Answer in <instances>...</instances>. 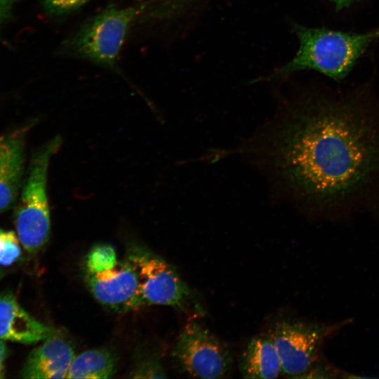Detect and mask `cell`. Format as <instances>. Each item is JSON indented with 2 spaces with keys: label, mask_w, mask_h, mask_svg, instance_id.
<instances>
[{
  "label": "cell",
  "mask_w": 379,
  "mask_h": 379,
  "mask_svg": "<svg viewBox=\"0 0 379 379\" xmlns=\"http://www.w3.org/2000/svg\"><path fill=\"white\" fill-rule=\"evenodd\" d=\"M277 160L309 202L334 215L379 197V103L363 92L310 98L282 128Z\"/></svg>",
  "instance_id": "obj_1"
},
{
  "label": "cell",
  "mask_w": 379,
  "mask_h": 379,
  "mask_svg": "<svg viewBox=\"0 0 379 379\" xmlns=\"http://www.w3.org/2000/svg\"><path fill=\"white\" fill-rule=\"evenodd\" d=\"M299 46L295 56L275 69L271 78L295 72L315 70L339 81L352 70L363 53L379 38V27L363 32L293 25Z\"/></svg>",
  "instance_id": "obj_2"
},
{
  "label": "cell",
  "mask_w": 379,
  "mask_h": 379,
  "mask_svg": "<svg viewBox=\"0 0 379 379\" xmlns=\"http://www.w3.org/2000/svg\"><path fill=\"white\" fill-rule=\"evenodd\" d=\"M146 6L147 1L124 8L109 5L68 36L62 43L60 53L118 70L117 61L127 33Z\"/></svg>",
  "instance_id": "obj_3"
},
{
  "label": "cell",
  "mask_w": 379,
  "mask_h": 379,
  "mask_svg": "<svg viewBox=\"0 0 379 379\" xmlns=\"http://www.w3.org/2000/svg\"><path fill=\"white\" fill-rule=\"evenodd\" d=\"M62 143L61 138L58 135L36 150L18 198L15 213L16 234L21 246L29 253L39 251L50 236L48 170L51 157L59 150Z\"/></svg>",
  "instance_id": "obj_4"
},
{
  "label": "cell",
  "mask_w": 379,
  "mask_h": 379,
  "mask_svg": "<svg viewBox=\"0 0 379 379\" xmlns=\"http://www.w3.org/2000/svg\"><path fill=\"white\" fill-rule=\"evenodd\" d=\"M84 275L93 298L109 310L123 313L144 306L134 267L126 257L118 260L111 245L96 244L88 251Z\"/></svg>",
  "instance_id": "obj_5"
},
{
  "label": "cell",
  "mask_w": 379,
  "mask_h": 379,
  "mask_svg": "<svg viewBox=\"0 0 379 379\" xmlns=\"http://www.w3.org/2000/svg\"><path fill=\"white\" fill-rule=\"evenodd\" d=\"M126 258L135 270L144 306L189 308L199 315L204 314V310L194 291L161 257L138 244L128 249Z\"/></svg>",
  "instance_id": "obj_6"
},
{
  "label": "cell",
  "mask_w": 379,
  "mask_h": 379,
  "mask_svg": "<svg viewBox=\"0 0 379 379\" xmlns=\"http://www.w3.org/2000/svg\"><path fill=\"white\" fill-rule=\"evenodd\" d=\"M173 354L180 369L192 378H226L232 368V356L227 345L195 320L182 330Z\"/></svg>",
  "instance_id": "obj_7"
},
{
  "label": "cell",
  "mask_w": 379,
  "mask_h": 379,
  "mask_svg": "<svg viewBox=\"0 0 379 379\" xmlns=\"http://www.w3.org/2000/svg\"><path fill=\"white\" fill-rule=\"evenodd\" d=\"M345 323L323 324L286 320L277 322L270 335L283 373L290 378H300L317 362L324 343Z\"/></svg>",
  "instance_id": "obj_8"
},
{
  "label": "cell",
  "mask_w": 379,
  "mask_h": 379,
  "mask_svg": "<svg viewBox=\"0 0 379 379\" xmlns=\"http://www.w3.org/2000/svg\"><path fill=\"white\" fill-rule=\"evenodd\" d=\"M25 131L0 136V212L18 200L25 175Z\"/></svg>",
  "instance_id": "obj_9"
},
{
  "label": "cell",
  "mask_w": 379,
  "mask_h": 379,
  "mask_svg": "<svg viewBox=\"0 0 379 379\" xmlns=\"http://www.w3.org/2000/svg\"><path fill=\"white\" fill-rule=\"evenodd\" d=\"M74 352L70 344L54 333L32 350L21 371L25 378H66Z\"/></svg>",
  "instance_id": "obj_10"
},
{
  "label": "cell",
  "mask_w": 379,
  "mask_h": 379,
  "mask_svg": "<svg viewBox=\"0 0 379 379\" xmlns=\"http://www.w3.org/2000/svg\"><path fill=\"white\" fill-rule=\"evenodd\" d=\"M55 333L30 315L10 293L0 295V340L33 344Z\"/></svg>",
  "instance_id": "obj_11"
},
{
  "label": "cell",
  "mask_w": 379,
  "mask_h": 379,
  "mask_svg": "<svg viewBox=\"0 0 379 379\" xmlns=\"http://www.w3.org/2000/svg\"><path fill=\"white\" fill-rule=\"evenodd\" d=\"M245 378H275L282 372L281 361L270 333L251 338L239 358Z\"/></svg>",
  "instance_id": "obj_12"
},
{
  "label": "cell",
  "mask_w": 379,
  "mask_h": 379,
  "mask_svg": "<svg viewBox=\"0 0 379 379\" xmlns=\"http://www.w3.org/2000/svg\"><path fill=\"white\" fill-rule=\"evenodd\" d=\"M114 354L105 348L86 350L74 357L66 378H109L116 372Z\"/></svg>",
  "instance_id": "obj_13"
},
{
  "label": "cell",
  "mask_w": 379,
  "mask_h": 379,
  "mask_svg": "<svg viewBox=\"0 0 379 379\" xmlns=\"http://www.w3.org/2000/svg\"><path fill=\"white\" fill-rule=\"evenodd\" d=\"M203 0H151L150 10L159 21L177 18Z\"/></svg>",
  "instance_id": "obj_14"
},
{
  "label": "cell",
  "mask_w": 379,
  "mask_h": 379,
  "mask_svg": "<svg viewBox=\"0 0 379 379\" xmlns=\"http://www.w3.org/2000/svg\"><path fill=\"white\" fill-rule=\"evenodd\" d=\"M20 242L13 231L0 230V265L9 266L21 256Z\"/></svg>",
  "instance_id": "obj_15"
},
{
  "label": "cell",
  "mask_w": 379,
  "mask_h": 379,
  "mask_svg": "<svg viewBox=\"0 0 379 379\" xmlns=\"http://www.w3.org/2000/svg\"><path fill=\"white\" fill-rule=\"evenodd\" d=\"M92 0H40L44 11L55 18H63Z\"/></svg>",
  "instance_id": "obj_16"
},
{
  "label": "cell",
  "mask_w": 379,
  "mask_h": 379,
  "mask_svg": "<svg viewBox=\"0 0 379 379\" xmlns=\"http://www.w3.org/2000/svg\"><path fill=\"white\" fill-rule=\"evenodd\" d=\"M131 373L132 378L166 377V374L160 363L153 359H145L140 361Z\"/></svg>",
  "instance_id": "obj_17"
},
{
  "label": "cell",
  "mask_w": 379,
  "mask_h": 379,
  "mask_svg": "<svg viewBox=\"0 0 379 379\" xmlns=\"http://www.w3.org/2000/svg\"><path fill=\"white\" fill-rule=\"evenodd\" d=\"M19 0H0V32L2 25L11 17L14 6Z\"/></svg>",
  "instance_id": "obj_18"
},
{
  "label": "cell",
  "mask_w": 379,
  "mask_h": 379,
  "mask_svg": "<svg viewBox=\"0 0 379 379\" xmlns=\"http://www.w3.org/2000/svg\"><path fill=\"white\" fill-rule=\"evenodd\" d=\"M7 356V347L4 340H0V378L4 377L5 360Z\"/></svg>",
  "instance_id": "obj_19"
},
{
  "label": "cell",
  "mask_w": 379,
  "mask_h": 379,
  "mask_svg": "<svg viewBox=\"0 0 379 379\" xmlns=\"http://www.w3.org/2000/svg\"><path fill=\"white\" fill-rule=\"evenodd\" d=\"M333 5L335 9L342 10L348 8L357 0H329Z\"/></svg>",
  "instance_id": "obj_20"
}]
</instances>
